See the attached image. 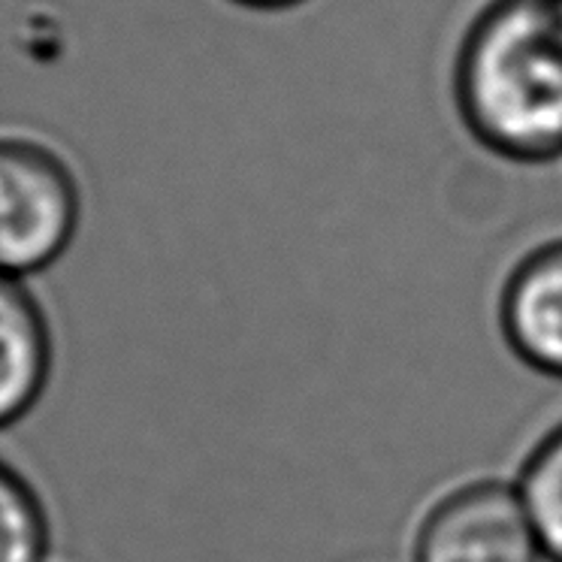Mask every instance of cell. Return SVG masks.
<instances>
[{
    "label": "cell",
    "instance_id": "1",
    "mask_svg": "<svg viewBox=\"0 0 562 562\" xmlns=\"http://www.w3.org/2000/svg\"><path fill=\"white\" fill-rule=\"evenodd\" d=\"M453 106L477 146L514 164L562 158V27L550 0H484L457 43Z\"/></svg>",
    "mask_w": 562,
    "mask_h": 562
},
{
    "label": "cell",
    "instance_id": "2",
    "mask_svg": "<svg viewBox=\"0 0 562 562\" xmlns=\"http://www.w3.org/2000/svg\"><path fill=\"white\" fill-rule=\"evenodd\" d=\"M82 194L58 151L27 136H0V272L37 276L74 245Z\"/></svg>",
    "mask_w": 562,
    "mask_h": 562
},
{
    "label": "cell",
    "instance_id": "3",
    "mask_svg": "<svg viewBox=\"0 0 562 562\" xmlns=\"http://www.w3.org/2000/svg\"><path fill=\"white\" fill-rule=\"evenodd\" d=\"M517 487L472 481L441 496L415 536V562H541Z\"/></svg>",
    "mask_w": 562,
    "mask_h": 562
},
{
    "label": "cell",
    "instance_id": "4",
    "mask_svg": "<svg viewBox=\"0 0 562 562\" xmlns=\"http://www.w3.org/2000/svg\"><path fill=\"white\" fill-rule=\"evenodd\" d=\"M499 324L526 367L562 379V239L517 260L502 288Z\"/></svg>",
    "mask_w": 562,
    "mask_h": 562
},
{
    "label": "cell",
    "instance_id": "5",
    "mask_svg": "<svg viewBox=\"0 0 562 562\" xmlns=\"http://www.w3.org/2000/svg\"><path fill=\"white\" fill-rule=\"evenodd\" d=\"M52 375L46 312L22 279L0 272V429L37 408Z\"/></svg>",
    "mask_w": 562,
    "mask_h": 562
},
{
    "label": "cell",
    "instance_id": "6",
    "mask_svg": "<svg viewBox=\"0 0 562 562\" xmlns=\"http://www.w3.org/2000/svg\"><path fill=\"white\" fill-rule=\"evenodd\" d=\"M517 493L548 562H562V424L550 429L524 460Z\"/></svg>",
    "mask_w": 562,
    "mask_h": 562
},
{
    "label": "cell",
    "instance_id": "7",
    "mask_svg": "<svg viewBox=\"0 0 562 562\" xmlns=\"http://www.w3.org/2000/svg\"><path fill=\"white\" fill-rule=\"evenodd\" d=\"M0 562H49V514L40 493L0 460Z\"/></svg>",
    "mask_w": 562,
    "mask_h": 562
},
{
    "label": "cell",
    "instance_id": "8",
    "mask_svg": "<svg viewBox=\"0 0 562 562\" xmlns=\"http://www.w3.org/2000/svg\"><path fill=\"white\" fill-rule=\"evenodd\" d=\"M231 3L245 7V10H257V13H284V10L303 7L306 0H231Z\"/></svg>",
    "mask_w": 562,
    "mask_h": 562
},
{
    "label": "cell",
    "instance_id": "9",
    "mask_svg": "<svg viewBox=\"0 0 562 562\" xmlns=\"http://www.w3.org/2000/svg\"><path fill=\"white\" fill-rule=\"evenodd\" d=\"M550 7H553V15H557V22L562 27V0H550Z\"/></svg>",
    "mask_w": 562,
    "mask_h": 562
}]
</instances>
